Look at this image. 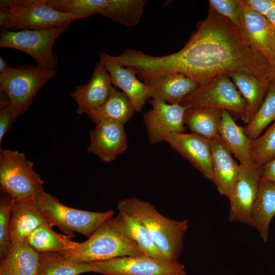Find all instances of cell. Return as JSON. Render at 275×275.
Masks as SVG:
<instances>
[{"instance_id": "cell-1", "label": "cell", "mask_w": 275, "mask_h": 275, "mask_svg": "<svg viewBox=\"0 0 275 275\" xmlns=\"http://www.w3.org/2000/svg\"><path fill=\"white\" fill-rule=\"evenodd\" d=\"M126 64L143 81L179 72L200 85L222 74L242 71L271 81L268 61L248 45L239 30L210 7L181 49L163 56L131 49Z\"/></svg>"}, {"instance_id": "cell-2", "label": "cell", "mask_w": 275, "mask_h": 275, "mask_svg": "<svg viewBox=\"0 0 275 275\" xmlns=\"http://www.w3.org/2000/svg\"><path fill=\"white\" fill-rule=\"evenodd\" d=\"M60 253L75 263H91L142 254L119 213L105 221L87 240Z\"/></svg>"}, {"instance_id": "cell-3", "label": "cell", "mask_w": 275, "mask_h": 275, "mask_svg": "<svg viewBox=\"0 0 275 275\" xmlns=\"http://www.w3.org/2000/svg\"><path fill=\"white\" fill-rule=\"evenodd\" d=\"M117 208L145 226L168 262L178 261L188 227L187 219L169 218L151 203L135 197L120 200Z\"/></svg>"}, {"instance_id": "cell-4", "label": "cell", "mask_w": 275, "mask_h": 275, "mask_svg": "<svg viewBox=\"0 0 275 275\" xmlns=\"http://www.w3.org/2000/svg\"><path fill=\"white\" fill-rule=\"evenodd\" d=\"M80 16L63 13L50 7L46 0H1L0 26L2 30H41L69 26Z\"/></svg>"}, {"instance_id": "cell-5", "label": "cell", "mask_w": 275, "mask_h": 275, "mask_svg": "<svg viewBox=\"0 0 275 275\" xmlns=\"http://www.w3.org/2000/svg\"><path fill=\"white\" fill-rule=\"evenodd\" d=\"M33 200L51 226H57L70 238L77 232L89 237L114 211L99 212L79 210L63 205L56 198L44 190Z\"/></svg>"}, {"instance_id": "cell-6", "label": "cell", "mask_w": 275, "mask_h": 275, "mask_svg": "<svg viewBox=\"0 0 275 275\" xmlns=\"http://www.w3.org/2000/svg\"><path fill=\"white\" fill-rule=\"evenodd\" d=\"M44 181L23 152L0 149V188L14 200H33L44 190Z\"/></svg>"}, {"instance_id": "cell-7", "label": "cell", "mask_w": 275, "mask_h": 275, "mask_svg": "<svg viewBox=\"0 0 275 275\" xmlns=\"http://www.w3.org/2000/svg\"><path fill=\"white\" fill-rule=\"evenodd\" d=\"M57 73L55 70L30 64L10 67L0 73V91L7 95L10 105L19 116L28 110L38 92Z\"/></svg>"}, {"instance_id": "cell-8", "label": "cell", "mask_w": 275, "mask_h": 275, "mask_svg": "<svg viewBox=\"0 0 275 275\" xmlns=\"http://www.w3.org/2000/svg\"><path fill=\"white\" fill-rule=\"evenodd\" d=\"M68 28L62 26L41 30H2L0 46L23 51L33 58L36 66L55 70L59 65V61L53 51V44Z\"/></svg>"}, {"instance_id": "cell-9", "label": "cell", "mask_w": 275, "mask_h": 275, "mask_svg": "<svg viewBox=\"0 0 275 275\" xmlns=\"http://www.w3.org/2000/svg\"><path fill=\"white\" fill-rule=\"evenodd\" d=\"M186 108H208L226 110L240 118L245 101L229 75L222 74L200 84L180 104Z\"/></svg>"}, {"instance_id": "cell-10", "label": "cell", "mask_w": 275, "mask_h": 275, "mask_svg": "<svg viewBox=\"0 0 275 275\" xmlns=\"http://www.w3.org/2000/svg\"><path fill=\"white\" fill-rule=\"evenodd\" d=\"M92 272L104 275H186L178 261L164 262L141 254L90 263Z\"/></svg>"}, {"instance_id": "cell-11", "label": "cell", "mask_w": 275, "mask_h": 275, "mask_svg": "<svg viewBox=\"0 0 275 275\" xmlns=\"http://www.w3.org/2000/svg\"><path fill=\"white\" fill-rule=\"evenodd\" d=\"M152 108L144 115L149 142L156 144L166 141L173 133L184 132L186 108L180 104H170L152 99Z\"/></svg>"}, {"instance_id": "cell-12", "label": "cell", "mask_w": 275, "mask_h": 275, "mask_svg": "<svg viewBox=\"0 0 275 275\" xmlns=\"http://www.w3.org/2000/svg\"><path fill=\"white\" fill-rule=\"evenodd\" d=\"M240 166V175L229 199V220L254 227L252 214L261 180V167Z\"/></svg>"}, {"instance_id": "cell-13", "label": "cell", "mask_w": 275, "mask_h": 275, "mask_svg": "<svg viewBox=\"0 0 275 275\" xmlns=\"http://www.w3.org/2000/svg\"><path fill=\"white\" fill-rule=\"evenodd\" d=\"M239 31L248 45L271 65L275 63V31L267 19L240 0Z\"/></svg>"}, {"instance_id": "cell-14", "label": "cell", "mask_w": 275, "mask_h": 275, "mask_svg": "<svg viewBox=\"0 0 275 275\" xmlns=\"http://www.w3.org/2000/svg\"><path fill=\"white\" fill-rule=\"evenodd\" d=\"M206 179L213 182L212 153L209 140L197 134L175 133L165 141Z\"/></svg>"}, {"instance_id": "cell-15", "label": "cell", "mask_w": 275, "mask_h": 275, "mask_svg": "<svg viewBox=\"0 0 275 275\" xmlns=\"http://www.w3.org/2000/svg\"><path fill=\"white\" fill-rule=\"evenodd\" d=\"M90 131V144L87 151L102 161H113L127 148L124 124L112 120H102Z\"/></svg>"}, {"instance_id": "cell-16", "label": "cell", "mask_w": 275, "mask_h": 275, "mask_svg": "<svg viewBox=\"0 0 275 275\" xmlns=\"http://www.w3.org/2000/svg\"><path fill=\"white\" fill-rule=\"evenodd\" d=\"M99 61L107 70L114 87L120 89L128 97L135 112H140L150 97V90L137 78L135 69L111 60L104 52L101 53Z\"/></svg>"}, {"instance_id": "cell-17", "label": "cell", "mask_w": 275, "mask_h": 275, "mask_svg": "<svg viewBox=\"0 0 275 275\" xmlns=\"http://www.w3.org/2000/svg\"><path fill=\"white\" fill-rule=\"evenodd\" d=\"M212 153L213 181L218 193L230 198L241 168L217 134L209 140Z\"/></svg>"}, {"instance_id": "cell-18", "label": "cell", "mask_w": 275, "mask_h": 275, "mask_svg": "<svg viewBox=\"0 0 275 275\" xmlns=\"http://www.w3.org/2000/svg\"><path fill=\"white\" fill-rule=\"evenodd\" d=\"M113 87L109 74L99 61L94 67L89 81L76 87L71 94L77 105V113L87 114L99 106L107 98Z\"/></svg>"}, {"instance_id": "cell-19", "label": "cell", "mask_w": 275, "mask_h": 275, "mask_svg": "<svg viewBox=\"0 0 275 275\" xmlns=\"http://www.w3.org/2000/svg\"><path fill=\"white\" fill-rule=\"evenodd\" d=\"M42 225L51 226L33 199L14 200L10 221L9 248L27 241L32 232Z\"/></svg>"}, {"instance_id": "cell-20", "label": "cell", "mask_w": 275, "mask_h": 275, "mask_svg": "<svg viewBox=\"0 0 275 275\" xmlns=\"http://www.w3.org/2000/svg\"><path fill=\"white\" fill-rule=\"evenodd\" d=\"M150 90V97L170 104H180L199 84L184 74L170 72L144 80Z\"/></svg>"}, {"instance_id": "cell-21", "label": "cell", "mask_w": 275, "mask_h": 275, "mask_svg": "<svg viewBox=\"0 0 275 275\" xmlns=\"http://www.w3.org/2000/svg\"><path fill=\"white\" fill-rule=\"evenodd\" d=\"M229 75L245 101V110L241 119L246 124L261 105L270 81L242 71L234 72Z\"/></svg>"}, {"instance_id": "cell-22", "label": "cell", "mask_w": 275, "mask_h": 275, "mask_svg": "<svg viewBox=\"0 0 275 275\" xmlns=\"http://www.w3.org/2000/svg\"><path fill=\"white\" fill-rule=\"evenodd\" d=\"M218 135L230 152L243 166L254 165L251 149L252 141L242 127L234 121L231 114L223 110Z\"/></svg>"}, {"instance_id": "cell-23", "label": "cell", "mask_w": 275, "mask_h": 275, "mask_svg": "<svg viewBox=\"0 0 275 275\" xmlns=\"http://www.w3.org/2000/svg\"><path fill=\"white\" fill-rule=\"evenodd\" d=\"M275 215V182L261 179L252 210L254 228L264 242L268 240L270 222Z\"/></svg>"}, {"instance_id": "cell-24", "label": "cell", "mask_w": 275, "mask_h": 275, "mask_svg": "<svg viewBox=\"0 0 275 275\" xmlns=\"http://www.w3.org/2000/svg\"><path fill=\"white\" fill-rule=\"evenodd\" d=\"M39 253L27 241L9 248L0 267L7 275H38Z\"/></svg>"}, {"instance_id": "cell-25", "label": "cell", "mask_w": 275, "mask_h": 275, "mask_svg": "<svg viewBox=\"0 0 275 275\" xmlns=\"http://www.w3.org/2000/svg\"><path fill=\"white\" fill-rule=\"evenodd\" d=\"M134 112L128 97L113 87L105 101L87 115L95 123L102 120H112L125 124L132 118Z\"/></svg>"}, {"instance_id": "cell-26", "label": "cell", "mask_w": 275, "mask_h": 275, "mask_svg": "<svg viewBox=\"0 0 275 275\" xmlns=\"http://www.w3.org/2000/svg\"><path fill=\"white\" fill-rule=\"evenodd\" d=\"M223 111L208 108H187L184 124L191 132L210 140L218 134Z\"/></svg>"}, {"instance_id": "cell-27", "label": "cell", "mask_w": 275, "mask_h": 275, "mask_svg": "<svg viewBox=\"0 0 275 275\" xmlns=\"http://www.w3.org/2000/svg\"><path fill=\"white\" fill-rule=\"evenodd\" d=\"M38 275H78L92 272L90 263H75L65 258L60 252L39 253Z\"/></svg>"}, {"instance_id": "cell-28", "label": "cell", "mask_w": 275, "mask_h": 275, "mask_svg": "<svg viewBox=\"0 0 275 275\" xmlns=\"http://www.w3.org/2000/svg\"><path fill=\"white\" fill-rule=\"evenodd\" d=\"M51 227L49 225H42L28 237V243L37 252H61L72 249L78 243L70 240L66 235L54 232Z\"/></svg>"}, {"instance_id": "cell-29", "label": "cell", "mask_w": 275, "mask_h": 275, "mask_svg": "<svg viewBox=\"0 0 275 275\" xmlns=\"http://www.w3.org/2000/svg\"><path fill=\"white\" fill-rule=\"evenodd\" d=\"M145 0H108L100 15L120 24L134 26L140 22Z\"/></svg>"}, {"instance_id": "cell-30", "label": "cell", "mask_w": 275, "mask_h": 275, "mask_svg": "<svg viewBox=\"0 0 275 275\" xmlns=\"http://www.w3.org/2000/svg\"><path fill=\"white\" fill-rule=\"evenodd\" d=\"M118 213L125 228L143 254L161 261L168 262L144 226L123 211H119Z\"/></svg>"}, {"instance_id": "cell-31", "label": "cell", "mask_w": 275, "mask_h": 275, "mask_svg": "<svg viewBox=\"0 0 275 275\" xmlns=\"http://www.w3.org/2000/svg\"><path fill=\"white\" fill-rule=\"evenodd\" d=\"M275 121V82L270 81L265 98L253 118L243 127L253 141L259 137L271 122Z\"/></svg>"}, {"instance_id": "cell-32", "label": "cell", "mask_w": 275, "mask_h": 275, "mask_svg": "<svg viewBox=\"0 0 275 275\" xmlns=\"http://www.w3.org/2000/svg\"><path fill=\"white\" fill-rule=\"evenodd\" d=\"M46 2L59 12L86 18L94 14H100L107 0H46Z\"/></svg>"}, {"instance_id": "cell-33", "label": "cell", "mask_w": 275, "mask_h": 275, "mask_svg": "<svg viewBox=\"0 0 275 275\" xmlns=\"http://www.w3.org/2000/svg\"><path fill=\"white\" fill-rule=\"evenodd\" d=\"M253 163L262 167L275 158V121L262 134L251 142Z\"/></svg>"}, {"instance_id": "cell-34", "label": "cell", "mask_w": 275, "mask_h": 275, "mask_svg": "<svg viewBox=\"0 0 275 275\" xmlns=\"http://www.w3.org/2000/svg\"><path fill=\"white\" fill-rule=\"evenodd\" d=\"M14 200L9 195L1 193L0 200V257L6 255L9 247V226Z\"/></svg>"}, {"instance_id": "cell-35", "label": "cell", "mask_w": 275, "mask_h": 275, "mask_svg": "<svg viewBox=\"0 0 275 275\" xmlns=\"http://www.w3.org/2000/svg\"><path fill=\"white\" fill-rule=\"evenodd\" d=\"M208 3L210 8L239 30L241 17L240 0H209Z\"/></svg>"}, {"instance_id": "cell-36", "label": "cell", "mask_w": 275, "mask_h": 275, "mask_svg": "<svg viewBox=\"0 0 275 275\" xmlns=\"http://www.w3.org/2000/svg\"><path fill=\"white\" fill-rule=\"evenodd\" d=\"M250 7L265 16L275 31V0H245Z\"/></svg>"}, {"instance_id": "cell-37", "label": "cell", "mask_w": 275, "mask_h": 275, "mask_svg": "<svg viewBox=\"0 0 275 275\" xmlns=\"http://www.w3.org/2000/svg\"><path fill=\"white\" fill-rule=\"evenodd\" d=\"M19 116L10 105L1 108L0 111V143L5 134L10 130L13 123Z\"/></svg>"}, {"instance_id": "cell-38", "label": "cell", "mask_w": 275, "mask_h": 275, "mask_svg": "<svg viewBox=\"0 0 275 275\" xmlns=\"http://www.w3.org/2000/svg\"><path fill=\"white\" fill-rule=\"evenodd\" d=\"M261 179L275 182V158L261 167Z\"/></svg>"}, {"instance_id": "cell-39", "label": "cell", "mask_w": 275, "mask_h": 275, "mask_svg": "<svg viewBox=\"0 0 275 275\" xmlns=\"http://www.w3.org/2000/svg\"><path fill=\"white\" fill-rule=\"evenodd\" d=\"M10 67L7 62L0 56V73L6 72Z\"/></svg>"}, {"instance_id": "cell-40", "label": "cell", "mask_w": 275, "mask_h": 275, "mask_svg": "<svg viewBox=\"0 0 275 275\" xmlns=\"http://www.w3.org/2000/svg\"><path fill=\"white\" fill-rule=\"evenodd\" d=\"M270 80L275 82V63L271 65Z\"/></svg>"}, {"instance_id": "cell-41", "label": "cell", "mask_w": 275, "mask_h": 275, "mask_svg": "<svg viewBox=\"0 0 275 275\" xmlns=\"http://www.w3.org/2000/svg\"><path fill=\"white\" fill-rule=\"evenodd\" d=\"M0 275H7L5 271L0 267Z\"/></svg>"}]
</instances>
